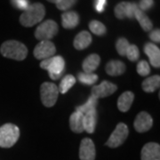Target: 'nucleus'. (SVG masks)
I'll use <instances>...</instances> for the list:
<instances>
[{
	"label": "nucleus",
	"instance_id": "nucleus-1",
	"mask_svg": "<svg viewBox=\"0 0 160 160\" xmlns=\"http://www.w3.org/2000/svg\"><path fill=\"white\" fill-rule=\"evenodd\" d=\"M46 15V9L43 4L35 3L32 4L23 12L20 16V23L23 27L30 28L43 21Z\"/></svg>",
	"mask_w": 160,
	"mask_h": 160
},
{
	"label": "nucleus",
	"instance_id": "nucleus-2",
	"mask_svg": "<svg viewBox=\"0 0 160 160\" xmlns=\"http://www.w3.org/2000/svg\"><path fill=\"white\" fill-rule=\"evenodd\" d=\"M0 52L4 57L23 61L28 55V48L22 42L16 40H8L2 44L0 47Z\"/></svg>",
	"mask_w": 160,
	"mask_h": 160
},
{
	"label": "nucleus",
	"instance_id": "nucleus-3",
	"mask_svg": "<svg viewBox=\"0 0 160 160\" xmlns=\"http://www.w3.org/2000/svg\"><path fill=\"white\" fill-rule=\"evenodd\" d=\"M40 68L48 71V75L52 80L59 79L63 75L65 69V61L62 56H52L43 60Z\"/></svg>",
	"mask_w": 160,
	"mask_h": 160
},
{
	"label": "nucleus",
	"instance_id": "nucleus-4",
	"mask_svg": "<svg viewBox=\"0 0 160 160\" xmlns=\"http://www.w3.org/2000/svg\"><path fill=\"white\" fill-rule=\"evenodd\" d=\"M19 138L20 129L14 124L7 123L0 127V148H11L17 142Z\"/></svg>",
	"mask_w": 160,
	"mask_h": 160
},
{
	"label": "nucleus",
	"instance_id": "nucleus-5",
	"mask_svg": "<svg viewBox=\"0 0 160 160\" xmlns=\"http://www.w3.org/2000/svg\"><path fill=\"white\" fill-rule=\"evenodd\" d=\"M59 96L58 86L50 82H45L40 86V97L44 106L51 108L55 105Z\"/></svg>",
	"mask_w": 160,
	"mask_h": 160
},
{
	"label": "nucleus",
	"instance_id": "nucleus-6",
	"mask_svg": "<svg viewBox=\"0 0 160 160\" xmlns=\"http://www.w3.org/2000/svg\"><path fill=\"white\" fill-rule=\"evenodd\" d=\"M59 31L58 24L52 20H47L39 24L35 31V37L39 41L50 40L57 35Z\"/></svg>",
	"mask_w": 160,
	"mask_h": 160
},
{
	"label": "nucleus",
	"instance_id": "nucleus-7",
	"mask_svg": "<svg viewBox=\"0 0 160 160\" xmlns=\"http://www.w3.org/2000/svg\"><path fill=\"white\" fill-rule=\"evenodd\" d=\"M128 134H129L128 126L125 123H118L113 132L110 134L109 140L106 142L105 145L112 149L118 148L126 142V140L128 137Z\"/></svg>",
	"mask_w": 160,
	"mask_h": 160
},
{
	"label": "nucleus",
	"instance_id": "nucleus-8",
	"mask_svg": "<svg viewBox=\"0 0 160 160\" xmlns=\"http://www.w3.org/2000/svg\"><path fill=\"white\" fill-rule=\"evenodd\" d=\"M56 52V47L50 40L40 41L36 46L33 51L34 56L38 60H45L47 58L52 57Z\"/></svg>",
	"mask_w": 160,
	"mask_h": 160
},
{
	"label": "nucleus",
	"instance_id": "nucleus-9",
	"mask_svg": "<svg viewBox=\"0 0 160 160\" xmlns=\"http://www.w3.org/2000/svg\"><path fill=\"white\" fill-rule=\"evenodd\" d=\"M137 6L136 3H130V2H120L114 9L115 16L119 19L124 20L126 18L132 19L134 18V12Z\"/></svg>",
	"mask_w": 160,
	"mask_h": 160
},
{
	"label": "nucleus",
	"instance_id": "nucleus-10",
	"mask_svg": "<svg viewBox=\"0 0 160 160\" xmlns=\"http://www.w3.org/2000/svg\"><path fill=\"white\" fill-rule=\"evenodd\" d=\"M117 90H118V86L117 85H115V84L109 82V81L104 80L100 85L92 86V94L94 95L98 99H100V98H105L110 96Z\"/></svg>",
	"mask_w": 160,
	"mask_h": 160
},
{
	"label": "nucleus",
	"instance_id": "nucleus-11",
	"mask_svg": "<svg viewBox=\"0 0 160 160\" xmlns=\"http://www.w3.org/2000/svg\"><path fill=\"white\" fill-rule=\"evenodd\" d=\"M95 157H96V150L93 142L90 138H84L80 143V160H94Z\"/></svg>",
	"mask_w": 160,
	"mask_h": 160
},
{
	"label": "nucleus",
	"instance_id": "nucleus-12",
	"mask_svg": "<svg viewBox=\"0 0 160 160\" xmlns=\"http://www.w3.org/2000/svg\"><path fill=\"white\" fill-rule=\"evenodd\" d=\"M152 125L153 119L151 116L146 111L140 112L136 116L133 122V127L138 132H146L149 131V129L152 127Z\"/></svg>",
	"mask_w": 160,
	"mask_h": 160
},
{
	"label": "nucleus",
	"instance_id": "nucleus-13",
	"mask_svg": "<svg viewBox=\"0 0 160 160\" xmlns=\"http://www.w3.org/2000/svg\"><path fill=\"white\" fill-rule=\"evenodd\" d=\"M141 160H160V145L156 142L146 143L141 151Z\"/></svg>",
	"mask_w": 160,
	"mask_h": 160
},
{
	"label": "nucleus",
	"instance_id": "nucleus-14",
	"mask_svg": "<svg viewBox=\"0 0 160 160\" xmlns=\"http://www.w3.org/2000/svg\"><path fill=\"white\" fill-rule=\"evenodd\" d=\"M144 52L149 57L150 65L154 68L160 67V49L152 43H147L144 46Z\"/></svg>",
	"mask_w": 160,
	"mask_h": 160
},
{
	"label": "nucleus",
	"instance_id": "nucleus-15",
	"mask_svg": "<svg viewBox=\"0 0 160 160\" xmlns=\"http://www.w3.org/2000/svg\"><path fill=\"white\" fill-rule=\"evenodd\" d=\"M79 23V15L74 11H66L62 14V24L64 29L76 28Z\"/></svg>",
	"mask_w": 160,
	"mask_h": 160
},
{
	"label": "nucleus",
	"instance_id": "nucleus-16",
	"mask_svg": "<svg viewBox=\"0 0 160 160\" xmlns=\"http://www.w3.org/2000/svg\"><path fill=\"white\" fill-rule=\"evenodd\" d=\"M126 64L118 60H112L109 61V62L105 66V70L107 74L111 76V77H118L121 76L126 72Z\"/></svg>",
	"mask_w": 160,
	"mask_h": 160
},
{
	"label": "nucleus",
	"instance_id": "nucleus-17",
	"mask_svg": "<svg viewBox=\"0 0 160 160\" xmlns=\"http://www.w3.org/2000/svg\"><path fill=\"white\" fill-rule=\"evenodd\" d=\"M91 34L86 30H83L75 37L73 45H74V47L77 50L81 51V50H84V49L87 48L91 45Z\"/></svg>",
	"mask_w": 160,
	"mask_h": 160
},
{
	"label": "nucleus",
	"instance_id": "nucleus-18",
	"mask_svg": "<svg viewBox=\"0 0 160 160\" xmlns=\"http://www.w3.org/2000/svg\"><path fill=\"white\" fill-rule=\"evenodd\" d=\"M69 126L71 131L76 133H81L85 131L84 129V115L78 111H75L70 115Z\"/></svg>",
	"mask_w": 160,
	"mask_h": 160
},
{
	"label": "nucleus",
	"instance_id": "nucleus-19",
	"mask_svg": "<svg viewBox=\"0 0 160 160\" xmlns=\"http://www.w3.org/2000/svg\"><path fill=\"white\" fill-rule=\"evenodd\" d=\"M134 100V94L131 91L123 92L118 100V108L121 112H127Z\"/></svg>",
	"mask_w": 160,
	"mask_h": 160
},
{
	"label": "nucleus",
	"instance_id": "nucleus-20",
	"mask_svg": "<svg viewBox=\"0 0 160 160\" xmlns=\"http://www.w3.org/2000/svg\"><path fill=\"white\" fill-rule=\"evenodd\" d=\"M98 113L96 109L89 111L84 115V129L88 133H93L97 124Z\"/></svg>",
	"mask_w": 160,
	"mask_h": 160
},
{
	"label": "nucleus",
	"instance_id": "nucleus-21",
	"mask_svg": "<svg viewBox=\"0 0 160 160\" xmlns=\"http://www.w3.org/2000/svg\"><path fill=\"white\" fill-rule=\"evenodd\" d=\"M101 62V58L96 53H92L88 55L84 60L82 68L85 73H92L94 70H96Z\"/></svg>",
	"mask_w": 160,
	"mask_h": 160
},
{
	"label": "nucleus",
	"instance_id": "nucleus-22",
	"mask_svg": "<svg viewBox=\"0 0 160 160\" xmlns=\"http://www.w3.org/2000/svg\"><path fill=\"white\" fill-rule=\"evenodd\" d=\"M134 18L137 19V21L139 22L141 27L142 28L144 31H150V30H152L153 24L151 22V21L146 15V13L139 8L138 5L136 6V8H135V12H134Z\"/></svg>",
	"mask_w": 160,
	"mask_h": 160
},
{
	"label": "nucleus",
	"instance_id": "nucleus-23",
	"mask_svg": "<svg viewBox=\"0 0 160 160\" xmlns=\"http://www.w3.org/2000/svg\"><path fill=\"white\" fill-rule=\"evenodd\" d=\"M160 86V77L158 75H155L152 77H149L144 80L142 84V90L145 92H154L157 89H158Z\"/></svg>",
	"mask_w": 160,
	"mask_h": 160
},
{
	"label": "nucleus",
	"instance_id": "nucleus-24",
	"mask_svg": "<svg viewBox=\"0 0 160 160\" xmlns=\"http://www.w3.org/2000/svg\"><path fill=\"white\" fill-rule=\"evenodd\" d=\"M98 98H96L94 95L92 94L91 96L89 97L88 101L86 102L85 104L78 106L76 108V111H78L80 113H82L83 115L88 113L89 111H92L93 109H96V107L98 105Z\"/></svg>",
	"mask_w": 160,
	"mask_h": 160
},
{
	"label": "nucleus",
	"instance_id": "nucleus-25",
	"mask_svg": "<svg viewBox=\"0 0 160 160\" xmlns=\"http://www.w3.org/2000/svg\"><path fill=\"white\" fill-rule=\"evenodd\" d=\"M76 82H77V79L75 78L74 76H72V75H66L62 79V81H61L60 86H58L59 92L63 93V94L66 93L72 86H74L75 84H76Z\"/></svg>",
	"mask_w": 160,
	"mask_h": 160
},
{
	"label": "nucleus",
	"instance_id": "nucleus-26",
	"mask_svg": "<svg viewBox=\"0 0 160 160\" xmlns=\"http://www.w3.org/2000/svg\"><path fill=\"white\" fill-rule=\"evenodd\" d=\"M89 29L96 36L102 37L107 33V29L105 25L99 21H91L89 22Z\"/></svg>",
	"mask_w": 160,
	"mask_h": 160
},
{
	"label": "nucleus",
	"instance_id": "nucleus-27",
	"mask_svg": "<svg viewBox=\"0 0 160 160\" xmlns=\"http://www.w3.org/2000/svg\"><path fill=\"white\" fill-rule=\"evenodd\" d=\"M78 80L84 85L92 86L98 80V76L94 73H85L80 72L78 73Z\"/></svg>",
	"mask_w": 160,
	"mask_h": 160
},
{
	"label": "nucleus",
	"instance_id": "nucleus-28",
	"mask_svg": "<svg viewBox=\"0 0 160 160\" xmlns=\"http://www.w3.org/2000/svg\"><path fill=\"white\" fill-rule=\"evenodd\" d=\"M129 46H130V44L126 38H118L117 40V43H116V48H117V51L118 52V54L121 56H126V51H127Z\"/></svg>",
	"mask_w": 160,
	"mask_h": 160
},
{
	"label": "nucleus",
	"instance_id": "nucleus-29",
	"mask_svg": "<svg viewBox=\"0 0 160 160\" xmlns=\"http://www.w3.org/2000/svg\"><path fill=\"white\" fill-rule=\"evenodd\" d=\"M126 56L128 58L131 62H136L140 58V51L139 48L135 45H130L127 51H126Z\"/></svg>",
	"mask_w": 160,
	"mask_h": 160
},
{
	"label": "nucleus",
	"instance_id": "nucleus-30",
	"mask_svg": "<svg viewBox=\"0 0 160 160\" xmlns=\"http://www.w3.org/2000/svg\"><path fill=\"white\" fill-rule=\"evenodd\" d=\"M138 74L142 77H146L150 73V67L148 62L146 61H140L137 64Z\"/></svg>",
	"mask_w": 160,
	"mask_h": 160
},
{
	"label": "nucleus",
	"instance_id": "nucleus-31",
	"mask_svg": "<svg viewBox=\"0 0 160 160\" xmlns=\"http://www.w3.org/2000/svg\"><path fill=\"white\" fill-rule=\"evenodd\" d=\"M78 0H60L55 5L61 11H68L77 3Z\"/></svg>",
	"mask_w": 160,
	"mask_h": 160
},
{
	"label": "nucleus",
	"instance_id": "nucleus-32",
	"mask_svg": "<svg viewBox=\"0 0 160 160\" xmlns=\"http://www.w3.org/2000/svg\"><path fill=\"white\" fill-rule=\"evenodd\" d=\"M11 2L12 6L23 11H25L29 6V0H11Z\"/></svg>",
	"mask_w": 160,
	"mask_h": 160
},
{
	"label": "nucleus",
	"instance_id": "nucleus-33",
	"mask_svg": "<svg viewBox=\"0 0 160 160\" xmlns=\"http://www.w3.org/2000/svg\"><path fill=\"white\" fill-rule=\"evenodd\" d=\"M154 6V0H141L139 3V8L142 12L148 11Z\"/></svg>",
	"mask_w": 160,
	"mask_h": 160
},
{
	"label": "nucleus",
	"instance_id": "nucleus-34",
	"mask_svg": "<svg viewBox=\"0 0 160 160\" xmlns=\"http://www.w3.org/2000/svg\"><path fill=\"white\" fill-rule=\"evenodd\" d=\"M94 8L99 12H102L107 5V0H94Z\"/></svg>",
	"mask_w": 160,
	"mask_h": 160
},
{
	"label": "nucleus",
	"instance_id": "nucleus-35",
	"mask_svg": "<svg viewBox=\"0 0 160 160\" xmlns=\"http://www.w3.org/2000/svg\"><path fill=\"white\" fill-rule=\"evenodd\" d=\"M149 38L155 43H159L160 42V30L158 29L150 30L149 33Z\"/></svg>",
	"mask_w": 160,
	"mask_h": 160
},
{
	"label": "nucleus",
	"instance_id": "nucleus-36",
	"mask_svg": "<svg viewBox=\"0 0 160 160\" xmlns=\"http://www.w3.org/2000/svg\"><path fill=\"white\" fill-rule=\"evenodd\" d=\"M48 2H50V3H53V4H56V3H58L60 0H47Z\"/></svg>",
	"mask_w": 160,
	"mask_h": 160
}]
</instances>
